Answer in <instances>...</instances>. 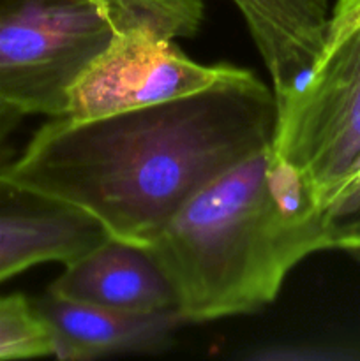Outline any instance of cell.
<instances>
[{"label":"cell","instance_id":"2","mask_svg":"<svg viewBox=\"0 0 360 361\" xmlns=\"http://www.w3.org/2000/svg\"><path fill=\"white\" fill-rule=\"evenodd\" d=\"M337 214L272 143L198 190L145 249L168 279L184 323L253 314L289 271L332 249Z\"/></svg>","mask_w":360,"mask_h":361},{"label":"cell","instance_id":"1","mask_svg":"<svg viewBox=\"0 0 360 361\" xmlns=\"http://www.w3.org/2000/svg\"><path fill=\"white\" fill-rule=\"evenodd\" d=\"M275 95L244 69L198 94L97 118L42 123L6 171L148 247L207 183L272 143Z\"/></svg>","mask_w":360,"mask_h":361},{"label":"cell","instance_id":"10","mask_svg":"<svg viewBox=\"0 0 360 361\" xmlns=\"http://www.w3.org/2000/svg\"><path fill=\"white\" fill-rule=\"evenodd\" d=\"M53 356V338L35 302L23 295L0 296V360Z\"/></svg>","mask_w":360,"mask_h":361},{"label":"cell","instance_id":"14","mask_svg":"<svg viewBox=\"0 0 360 361\" xmlns=\"http://www.w3.org/2000/svg\"><path fill=\"white\" fill-rule=\"evenodd\" d=\"M355 189H356V192L360 194V169L356 171V175H355Z\"/></svg>","mask_w":360,"mask_h":361},{"label":"cell","instance_id":"7","mask_svg":"<svg viewBox=\"0 0 360 361\" xmlns=\"http://www.w3.org/2000/svg\"><path fill=\"white\" fill-rule=\"evenodd\" d=\"M35 305L52 331L53 356L69 361L162 353L184 324L176 309L122 312L71 302L49 291Z\"/></svg>","mask_w":360,"mask_h":361},{"label":"cell","instance_id":"3","mask_svg":"<svg viewBox=\"0 0 360 361\" xmlns=\"http://www.w3.org/2000/svg\"><path fill=\"white\" fill-rule=\"evenodd\" d=\"M272 150L339 221L360 208V0H337L302 87L277 108Z\"/></svg>","mask_w":360,"mask_h":361},{"label":"cell","instance_id":"5","mask_svg":"<svg viewBox=\"0 0 360 361\" xmlns=\"http://www.w3.org/2000/svg\"><path fill=\"white\" fill-rule=\"evenodd\" d=\"M242 71L196 62L175 39L150 28L115 32L74 81L62 116L97 118L173 101L232 80Z\"/></svg>","mask_w":360,"mask_h":361},{"label":"cell","instance_id":"11","mask_svg":"<svg viewBox=\"0 0 360 361\" xmlns=\"http://www.w3.org/2000/svg\"><path fill=\"white\" fill-rule=\"evenodd\" d=\"M25 115L0 102V169L7 168L18 154L16 136Z\"/></svg>","mask_w":360,"mask_h":361},{"label":"cell","instance_id":"8","mask_svg":"<svg viewBox=\"0 0 360 361\" xmlns=\"http://www.w3.org/2000/svg\"><path fill=\"white\" fill-rule=\"evenodd\" d=\"M64 267L46 289L59 298L122 312L176 309L173 288L145 247L108 236Z\"/></svg>","mask_w":360,"mask_h":361},{"label":"cell","instance_id":"13","mask_svg":"<svg viewBox=\"0 0 360 361\" xmlns=\"http://www.w3.org/2000/svg\"><path fill=\"white\" fill-rule=\"evenodd\" d=\"M344 254H348V256H352L353 259L360 261V245H353V247H349L348 250H344Z\"/></svg>","mask_w":360,"mask_h":361},{"label":"cell","instance_id":"6","mask_svg":"<svg viewBox=\"0 0 360 361\" xmlns=\"http://www.w3.org/2000/svg\"><path fill=\"white\" fill-rule=\"evenodd\" d=\"M108 238L97 221L0 169V282L37 264L76 259Z\"/></svg>","mask_w":360,"mask_h":361},{"label":"cell","instance_id":"4","mask_svg":"<svg viewBox=\"0 0 360 361\" xmlns=\"http://www.w3.org/2000/svg\"><path fill=\"white\" fill-rule=\"evenodd\" d=\"M113 34L97 0H0V102L62 116L71 87Z\"/></svg>","mask_w":360,"mask_h":361},{"label":"cell","instance_id":"12","mask_svg":"<svg viewBox=\"0 0 360 361\" xmlns=\"http://www.w3.org/2000/svg\"><path fill=\"white\" fill-rule=\"evenodd\" d=\"M353 245H360V217H344L332 233V249L344 252Z\"/></svg>","mask_w":360,"mask_h":361},{"label":"cell","instance_id":"9","mask_svg":"<svg viewBox=\"0 0 360 361\" xmlns=\"http://www.w3.org/2000/svg\"><path fill=\"white\" fill-rule=\"evenodd\" d=\"M115 32L150 28L166 37H193L203 21L205 0H97Z\"/></svg>","mask_w":360,"mask_h":361}]
</instances>
